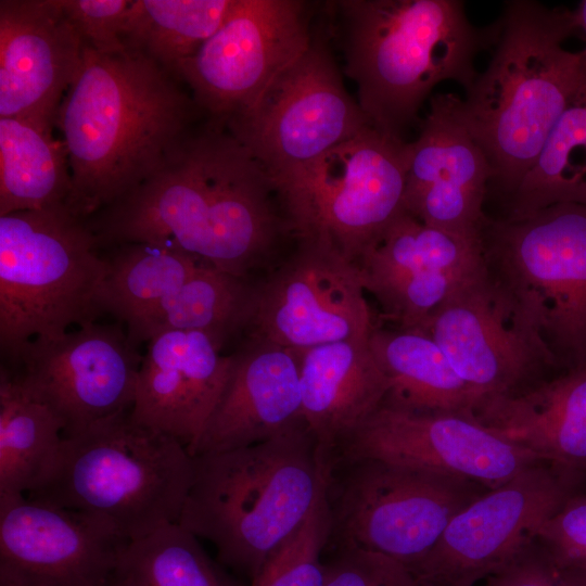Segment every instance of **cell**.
Segmentation results:
<instances>
[{
    "label": "cell",
    "mask_w": 586,
    "mask_h": 586,
    "mask_svg": "<svg viewBox=\"0 0 586 586\" xmlns=\"http://www.w3.org/2000/svg\"><path fill=\"white\" fill-rule=\"evenodd\" d=\"M86 221L101 249L162 244L246 279L289 232L268 173L208 117L149 179Z\"/></svg>",
    "instance_id": "1"
},
{
    "label": "cell",
    "mask_w": 586,
    "mask_h": 586,
    "mask_svg": "<svg viewBox=\"0 0 586 586\" xmlns=\"http://www.w3.org/2000/svg\"><path fill=\"white\" fill-rule=\"evenodd\" d=\"M206 117L186 84L144 55L84 47L55 123L72 179L66 207L87 220L116 203Z\"/></svg>",
    "instance_id": "2"
},
{
    "label": "cell",
    "mask_w": 586,
    "mask_h": 586,
    "mask_svg": "<svg viewBox=\"0 0 586 586\" xmlns=\"http://www.w3.org/2000/svg\"><path fill=\"white\" fill-rule=\"evenodd\" d=\"M494 28L492 59L461 112L494 170L491 186L507 202L581 87L586 54L563 44L579 29L575 10L512 0Z\"/></svg>",
    "instance_id": "3"
},
{
    "label": "cell",
    "mask_w": 586,
    "mask_h": 586,
    "mask_svg": "<svg viewBox=\"0 0 586 586\" xmlns=\"http://www.w3.org/2000/svg\"><path fill=\"white\" fill-rule=\"evenodd\" d=\"M328 481L305 422L262 443L193 457L178 524L252 581L301 527Z\"/></svg>",
    "instance_id": "4"
},
{
    "label": "cell",
    "mask_w": 586,
    "mask_h": 586,
    "mask_svg": "<svg viewBox=\"0 0 586 586\" xmlns=\"http://www.w3.org/2000/svg\"><path fill=\"white\" fill-rule=\"evenodd\" d=\"M345 74L371 125L402 138L433 88L444 80L466 92L474 60L494 42V25L475 28L460 0H342Z\"/></svg>",
    "instance_id": "5"
},
{
    "label": "cell",
    "mask_w": 586,
    "mask_h": 586,
    "mask_svg": "<svg viewBox=\"0 0 586 586\" xmlns=\"http://www.w3.org/2000/svg\"><path fill=\"white\" fill-rule=\"evenodd\" d=\"M192 479L188 449L128 410L64 437L43 482L25 495L99 517L133 540L178 522Z\"/></svg>",
    "instance_id": "6"
},
{
    "label": "cell",
    "mask_w": 586,
    "mask_h": 586,
    "mask_svg": "<svg viewBox=\"0 0 586 586\" xmlns=\"http://www.w3.org/2000/svg\"><path fill=\"white\" fill-rule=\"evenodd\" d=\"M100 249L87 221L66 205L0 216L1 364L104 313Z\"/></svg>",
    "instance_id": "7"
},
{
    "label": "cell",
    "mask_w": 586,
    "mask_h": 586,
    "mask_svg": "<svg viewBox=\"0 0 586 586\" xmlns=\"http://www.w3.org/2000/svg\"><path fill=\"white\" fill-rule=\"evenodd\" d=\"M482 245L489 275L514 298L558 367L586 366V204L491 218Z\"/></svg>",
    "instance_id": "8"
},
{
    "label": "cell",
    "mask_w": 586,
    "mask_h": 586,
    "mask_svg": "<svg viewBox=\"0 0 586 586\" xmlns=\"http://www.w3.org/2000/svg\"><path fill=\"white\" fill-rule=\"evenodd\" d=\"M409 157V142L371 125L272 180L289 232L357 264L404 211Z\"/></svg>",
    "instance_id": "9"
},
{
    "label": "cell",
    "mask_w": 586,
    "mask_h": 586,
    "mask_svg": "<svg viewBox=\"0 0 586 586\" xmlns=\"http://www.w3.org/2000/svg\"><path fill=\"white\" fill-rule=\"evenodd\" d=\"M488 487L453 474L361 459L328 471L330 540L384 555L408 569L453 518Z\"/></svg>",
    "instance_id": "10"
},
{
    "label": "cell",
    "mask_w": 586,
    "mask_h": 586,
    "mask_svg": "<svg viewBox=\"0 0 586 586\" xmlns=\"http://www.w3.org/2000/svg\"><path fill=\"white\" fill-rule=\"evenodd\" d=\"M224 124L272 180L311 164L371 126L346 91L327 38L318 33L250 107Z\"/></svg>",
    "instance_id": "11"
},
{
    "label": "cell",
    "mask_w": 586,
    "mask_h": 586,
    "mask_svg": "<svg viewBox=\"0 0 586 586\" xmlns=\"http://www.w3.org/2000/svg\"><path fill=\"white\" fill-rule=\"evenodd\" d=\"M311 38L303 1L234 0L177 75L201 111L225 123L250 107L307 50Z\"/></svg>",
    "instance_id": "12"
},
{
    "label": "cell",
    "mask_w": 586,
    "mask_h": 586,
    "mask_svg": "<svg viewBox=\"0 0 586 586\" xmlns=\"http://www.w3.org/2000/svg\"><path fill=\"white\" fill-rule=\"evenodd\" d=\"M583 488L548 462L530 467L456 514L409 570L419 586H475L507 564Z\"/></svg>",
    "instance_id": "13"
},
{
    "label": "cell",
    "mask_w": 586,
    "mask_h": 586,
    "mask_svg": "<svg viewBox=\"0 0 586 586\" xmlns=\"http://www.w3.org/2000/svg\"><path fill=\"white\" fill-rule=\"evenodd\" d=\"M359 269L333 249L297 241L290 256L254 283L247 337L296 352L368 339L375 326Z\"/></svg>",
    "instance_id": "14"
},
{
    "label": "cell",
    "mask_w": 586,
    "mask_h": 586,
    "mask_svg": "<svg viewBox=\"0 0 586 586\" xmlns=\"http://www.w3.org/2000/svg\"><path fill=\"white\" fill-rule=\"evenodd\" d=\"M421 331L434 339L469 387L475 410L491 398L530 386L542 370L558 367L514 298L488 270L458 286Z\"/></svg>",
    "instance_id": "15"
},
{
    "label": "cell",
    "mask_w": 586,
    "mask_h": 586,
    "mask_svg": "<svg viewBox=\"0 0 586 586\" xmlns=\"http://www.w3.org/2000/svg\"><path fill=\"white\" fill-rule=\"evenodd\" d=\"M361 459L453 474L488 488L546 462L471 415L412 411L386 403L332 451L328 470Z\"/></svg>",
    "instance_id": "16"
},
{
    "label": "cell",
    "mask_w": 586,
    "mask_h": 586,
    "mask_svg": "<svg viewBox=\"0 0 586 586\" xmlns=\"http://www.w3.org/2000/svg\"><path fill=\"white\" fill-rule=\"evenodd\" d=\"M142 357L127 332L91 322L50 342H33L1 364L48 405L64 437L131 410Z\"/></svg>",
    "instance_id": "17"
},
{
    "label": "cell",
    "mask_w": 586,
    "mask_h": 586,
    "mask_svg": "<svg viewBox=\"0 0 586 586\" xmlns=\"http://www.w3.org/2000/svg\"><path fill=\"white\" fill-rule=\"evenodd\" d=\"M362 285L397 329L422 330L466 281L487 270L482 239L400 212L357 262Z\"/></svg>",
    "instance_id": "18"
},
{
    "label": "cell",
    "mask_w": 586,
    "mask_h": 586,
    "mask_svg": "<svg viewBox=\"0 0 586 586\" xmlns=\"http://www.w3.org/2000/svg\"><path fill=\"white\" fill-rule=\"evenodd\" d=\"M129 542L99 517L0 493V570L37 586H104Z\"/></svg>",
    "instance_id": "19"
},
{
    "label": "cell",
    "mask_w": 586,
    "mask_h": 586,
    "mask_svg": "<svg viewBox=\"0 0 586 586\" xmlns=\"http://www.w3.org/2000/svg\"><path fill=\"white\" fill-rule=\"evenodd\" d=\"M409 150L404 211L426 225L482 239L491 219L483 205L494 170L463 120L461 99L432 97Z\"/></svg>",
    "instance_id": "20"
},
{
    "label": "cell",
    "mask_w": 586,
    "mask_h": 586,
    "mask_svg": "<svg viewBox=\"0 0 586 586\" xmlns=\"http://www.w3.org/2000/svg\"><path fill=\"white\" fill-rule=\"evenodd\" d=\"M84 43L61 0L0 1V117L53 130Z\"/></svg>",
    "instance_id": "21"
},
{
    "label": "cell",
    "mask_w": 586,
    "mask_h": 586,
    "mask_svg": "<svg viewBox=\"0 0 586 586\" xmlns=\"http://www.w3.org/2000/svg\"><path fill=\"white\" fill-rule=\"evenodd\" d=\"M221 349L198 331L153 336L138 371L132 419L174 437L191 455L233 366V353L222 355Z\"/></svg>",
    "instance_id": "22"
},
{
    "label": "cell",
    "mask_w": 586,
    "mask_h": 586,
    "mask_svg": "<svg viewBox=\"0 0 586 586\" xmlns=\"http://www.w3.org/2000/svg\"><path fill=\"white\" fill-rule=\"evenodd\" d=\"M192 457L252 446L304 422L298 352L247 337Z\"/></svg>",
    "instance_id": "23"
},
{
    "label": "cell",
    "mask_w": 586,
    "mask_h": 586,
    "mask_svg": "<svg viewBox=\"0 0 586 586\" xmlns=\"http://www.w3.org/2000/svg\"><path fill=\"white\" fill-rule=\"evenodd\" d=\"M473 417L586 487V366L491 398Z\"/></svg>",
    "instance_id": "24"
},
{
    "label": "cell",
    "mask_w": 586,
    "mask_h": 586,
    "mask_svg": "<svg viewBox=\"0 0 586 586\" xmlns=\"http://www.w3.org/2000/svg\"><path fill=\"white\" fill-rule=\"evenodd\" d=\"M303 420L326 460L385 400L390 384L370 337L298 352Z\"/></svg>",
    "instance_id": "25"
},
{
    "label": "cell",
    "mask_w": 586,
    "mask_h": 586,
    "mask_svg": "<svg viewBox=\"0 0 586 586\" xmlns=\"http://www.w3.org/2000/svg\"><path fill=\"white\" fill-rule=\"evenodd\" d=\"M370 346L390 384L383 403L412 411L473 416V394L431 335L375 327Z\"/></svg>",
    "instance_id": "26"
},
{
    "label": "cell",
    "mask_w": 586,
    "mask_h": 586,
    "mask_svg": "<svg viewBox=\"0 0 586 586\" xmlns=\"http://www.w3.org/2000/svg\"><path fill=\"white\" fill-rule=\"evenodd\" d=\"M254 283L202 263L173 295L127 327L135 344L165 331H198L222 347L232 335L246 330Z\"/></svg>",
    "instance_id": "27"
},
{
    "label": "cell",
    "mask_w": 586,
    "mask_h": 586,
    "mask_svg": "<svg viewBox=\"0 0 586 586\" xmlns=\"http://www.w3.org/2000/svg\"><path fill=\"white\" fill-rule=\"evenodd\" d=\"M71 191L67 152L53 130L0 117V216L66 205Z\"/></svg>",
    "instance_id": "28"
},
{
    "label": "cell",
    "mask_w": 586,
    "mask_h": 586,
    "mask_svg": "<svg viewBox=\"0 0 586 586\" xmlns=\"http://www.w3.org/2000/svg\"><path fill=\"white\" fill-rule=\"evenodd\" d=\"M63 438V425L53 410L1 366L0 493L28 494L39 487Z\"/></svg>",
    "instance_id": "29"
},
{
    "label": "cell",
    "mask_w": 586,
    "mask_h": 586,
    "mask_svg": "<svg viewBox=\"0 0 586 586\" xmlns=\"http://www.w3.org/2000/svg\"><path fill=\"white\" fill-rule=\"evenodd\" d=\"M106 249L102 308L127 327L178 291L203 263L182 250L150 242Z\"/></svg>",
    "instance_id": "30"
},
{
    "label": "cell",
    "mask_w": 586,
    "mask_h": 586,
    "mask_svg": "<svg viewBox=\"0 0 586 586\" xmlns=\"http://www.w3.org/2000/svg\"><path fill=\"white\" fill-rule=\"evenodd\" d=\"M558 203L586 204V75L535 164L506 202L505 218H522Z\"/></svg>",
    "instance_id": "31"
},
{
    "label": "cell",
    "mask_w": 586,
    "mask_h": 586,
    "mask_svg": "<svg viewBox=\"0 0 586 586\" xmlns=\"http://www.w3.org/2000/svg\"><path fill=\"white\" fill-rule=\"evenodd\" d=\"M234 0H132L123 42L177 76L222 23ZM179 78V77H178Z\"/></svg>",
    "instance_id": "32"
},
{
    "label": "cell",
    "mask_w": 586,
    "mask_h": 586,
    "mask_svg": "<svg viewBox=\"0 0 586 586\" xmlns=\"http://www.w3.org/2000/svg\"><path fill=\"white\" fill-rule=\"evenodd\" d=\"M115 574L133 586H242L208 557L199 538L178 523L130 540Z\"/></svg>",
    "instance_id": "33"
},
{
    "label": "cell",
    "mask_w": 586,
    "mask_h": 586,
    "mask_svg": "<svg viewBox=\"0 0 586 586\" xmlns=\"http://www.w3.org/2000/svg\"><path fill=\"white\" fill-rule=\"evenodd\" d=\"M323 486L301 527L266 562L250 586H324L321 553L331 535V512Z\"/></svg>",
    "instance_id": "34"
},
{
    "label": "cell",
    "mask_w": 586,
    "mask_h": 586,
    "mask_svg": "<svg viewBox=\"0 0 586 586\" xmlns=\"http://www.w3.org/2000/svg\"><path fill=\"white\" fill-rule=\"evenodd\" d=\"M533 540L566 586H586V488L546 520Z\"/></svg>",
    "instance_id": "35"
},
{
    "label": "cell",
    "mask_w": 586,
    "mask_h": 586,
    "mask_svg": "<svg viewBox=\"0 0 586 586\" xmlns=\"http://www.w3.org/2000/svg\"><path fill=\"white\" fill-rule=\"evenodd\" d=\"M132 0H61L84 47L104 54L124 52V30Z\"/></svg>",
    "instance_id": "36"
},
{
    "label": "cell",
    "mask_w": 586,
    "mask_h": 586,
    "mask_svg": "<svg viewBox=\"0 0 586 586\" xmlns=\"http://www.w3.org/2000/svg\"><path fill=\"white\" fill-rule=\"evenodd\" d=\"M326 566L324 586H419L402 562L357 547L337 546Z\"/></svg>",
    "instance_id": "37"
},
{
    "label": "cell",
    "mask_w": 586,
    "mask_h": 586,
    "mask_svg": "<svg viewBox=\"0 0 586 586\" xmlns=\"http://www.w3.org/2000/svg\"><path fill=\"white\" fill-rule=\"evenodd\" d=\"M485 581L489 586H566L533 539Z\"/></svg>",
    "instance_id": "38"
},
{
    "label": "cell",
    "mask_w": 586,
    "mask_h": 586,
    "mask_svg": "<svg viewBox=\"0 0 586 586\" xmlns=\"http://www.w3.org/2000/svg\"><path fill=\"white\" fill-rule=\"evenodd\" d=\"M0 586H37L9 572L0 570Z\"/></svg>",
    "instance_id": "39"
},
{
    "label": "cell",
    "mask_w": 586,
    "mask_h": 586,
    "mask_svg": "<svg viewBox=\"0 0 586 586\" xmlns=\"http://www.w3.org/2000/svg\"><path fill=\"white\" fill-rule=\"evenodd\" d=\"M578 27L586 35V0L582 1L575 10ZM586 51V47L584 49Z\"/></svg>",
    "instance_id": "40"
},
{
    "label": "cell",
    "mask_w": 586,
    "mask_h": 586,
    "mask_svg": "<svg viewBox=\"0 0 586 586\" xmlns=\"http://www.w3.org/2000/svg\"><path fill=\"white\" fill-rule=\"evenodd\" d=\"M104 586H133L129 581L114 574Z\"/></svg>",
    "instance_id": "41"
},
{
    "label": "cell",
    "mask_w": 586,
    "mask_h": 586,
    "mask_svg": "<svg viewBox=\"0 0 586 586\" xmlns=\"http://www.w3.org/2000/svg\"><path fill=\"white\" fill-rule=\"evenodd\" d=\"M475 586H476V585H475ZM483 586H489V585L485 583Z\"/></svg>",
    "instance_id": "42"
}]
</instances>
